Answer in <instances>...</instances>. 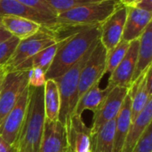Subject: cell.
I'll list each match as a JSON object with an SVG mask.
<instances>
[{"label":"cell","mask_w":152,"mask_h":152,"mask_svg":"<svg viewBox=\"0 0 152 152\" xmlns=\"http://www.w3.org/2000/svg\"><path fill=\"white\" fill-rule=\"evenodd\" d=\"M0 27H1V16H0Z\"/></svg>","instance_id":"cell-36"},{"label":"cell","mask_w":152,"mask_h":152,"mask_svg":"<svg viewBox=\"0 0 152 152\" xmlns=\"http://www.w3.org/2000/svg\"><path fill=\"white\" fill-rule=\"evenodd\" d=\"M45 121L44 86H29V97L26 114L13 144L16 152H38Z\"/></svg>","instance_id":"cell-2"},{"label":"cell","mask_w":152,"mask_h":152,"mask_svg":"<svg viewBox=\"0 0 152 152\" xmlns=\"http://www.w3.org/2000/svg\"><path fill=\"white\" fill-rule=\"evenodd\" d=\"M132 152H152L151 124L146 128Z\"/></svg>","instance_id":"cell-29"},{"label":"cell","mask_w":152,"mask_h":152,"mask_svg":"<svg viewBox=\"0 0 152 152\" xmlns=\"http://www.w3.org/2000/svg\"><path fill=\"white\" fill-rule=\"evenodd\" d=\"M134 6L152 12V0H140Z\"/></svg>","instance_id":"cell-32"},{"label":"cell","mask_w":152,"mask_h":152,"mask_svg":"<svg viewBox=\"0 0 152 152\" xmlns=\"http://www.w3.org/2000/svg\"><path fill=\"white\" fill-rule=\"evenodd\" d=\"M152 61V21L149 23L139 37L137 61L131 84L151 66Z\"/></svg>","instance_id":"cell-18"},{"label":"cell","mask_w":152,"mask_h":152,"mask_svg":"<svg viewBox=\"0 0 152 152\" xmlns=\"http://www.w3.org/2000/svg\"><path fill=\"white\" fill-rule=\"evenodd\" d=\"M100 81L95 83L79 99L75 108L74 113L81 115L86 110H92L95 112L97 109L100 107L105 97L108 95L110 91L111 90L110 87L107 86L105 89H100Z\"/></svg>","instance_id":"cell-22"},{"label":"cell","mask_w":152,"mask_h":152,"mask_svg":"<svg viewBox=\"0 0 152 152\" xmlns=\"http://www.w3.org/2000/svg\"><path fill=\"white\" fill-rule=\"evenodd\" d=\"M45 72L40 68H32L28 73V83L30 87H41L45 84Z\"/></svg>","instance_id":"cell-30"},{"label":"cell","mask_w":152,"mask_h":152,"mask_svg":"<svg viewBox=\"0 0 152 152\" xmlns=\"http://www.w3.org/2000/svg\"><path fill=\"white\" fill-rule=\"evenodd\" d=\"M1 26L19 40L30 37L37 33L41 25L28 19L15 15H0Z\"/></svg>","instance_id":"cell-16"},{"label":"cell","mask_w":152,"mask_h":152,"mask_svg":"<svg viewBox=\"0 0 152 152\" xmlns=\"http://www.w3.org/2000/svg\"><path fill=\"white\" fill-rule=\"evenodd\" d=\"M120 4L119 0H101L87 3L58 14L56 20L73 25H100Z\"/></svg>","instance_id":"cell-4"},{"label":"cell","mask_w":152,"mask_h":152,"mask_svg":"<svg viewBox=\"0 0 152 152\" xmlns=\"http://www.w3.org/2000/svg\"><path fill=\"white\" fill-rule=\"evenodd\" d=\"M54 43L57 42L41 27L37 33L19 42L13 54L3 67L6 72H9L22 61Z\"/></svg>","instance_id":"cell-7"},{"label":"cell","mask_w":152,"mask_h":152,"mask_svg":"<svg viewBox=\"0 0 152 152\" xmlns=\"http://www.w3.org/2000/svg\"><path fill=\"white\" fill-rule=\"evenodd\" d=\"M99 40V39H98ZM98 40L92 45L88 52L63 75L54 79L58 85L61 96V109L58 120L65 126L67 119L74 113L77 103V87L81 70L86 64L90 53L96 45Z\"/></svg>","instance_id":"cell-3"},{"label":"cell","mask_w":152,"mask_h":152,"mask_svg":"<svg viewBox=\"0 0 152 152\" xmlns=\"http://www.w3.org/2000/svg\"><path fill=\"white\" fill-rule=\"evenodd\" d=\"M131 103L130 95L126 94L118 115L116 118L113 152H122L123 147L131 126Z\"/></svg>","instance_id":"cell-19"},{"label":"cell","mask_w":152,"mask_h":152,"mask_svg":"<svg viewBox=\"0 0 152 152\" xmlns=\"http://www.w3.org/2000/svg\"><path fill=\"white\" fill-rule=\"evenodd\" d=\"M26 6H28L46 16L56 19L57 14L45 0H15Z\"/></svg>","instance_id":"cell-28"},{"label":"cell","mask_w":152,"mask_h":152,"mask_svg":"<svg viewBox=\"0 0 152 152\" xmlns=\"http://www.w3.org/2000/svg\"><path fill=\"white\" fill-rule=\"evenodd\" d=\"M0 152H16V150L0 136Z\"/></svg>","instance_id":"cell-31"},{"label":"cell","mask_w":152,"mask_h":152,"mask_svg":"<svg viewBox=\"0 0 152 152\" xmlns=\"http://www.w3.org/2000/svg\"><path fill=\"white\" fill-rule=\"evenodd\" d=\"M106 55L107 51L99 39L81 70L77 87V102L92 86L101 81L105 75Z\"/></svg>","instance_id":"cell-5"},{"label":"cell","mask_w":152,"mask_h":152,"mask_svg":"<svg viewBox=\"0 0 152 152\" xmlns=\"http://www.w3.org/2000/svg\"><path fill=\"white\" fill-rule=\"evenodd\" d=\"M0 15H15L28 19L46 27L55 23L54 18L46 16L15 0H0Z\"/></svg>","instance_id":"cell-15"},{"label":"cell","mask_w":152,"mask_h":152,"mask_svg":"<svg viewBox=\"0 0 152 152\" xmlns=\"http://www.w3.org/2000/svg\"><path fill=\"white\" fill-rule=\"evenodd\" d=\"M28 71L25 70L6 72L0 94V125L22 92L28 86Z\"/></svg>","instance_id":"cell-6"},{"label":"cell","mask_w":152,"mask_h":152,"mask_svg":"<svg viewBox=\"0 0 152 152\" xmlns=\"http://www.w3.org/2000/svg\"><path fill=\"white\" fill-rule=\"evenodd\" d=\"M130 43L121 40L114 48L110 51L107 52L106 55V65H105V72L104 74H111L115 69L118 66L120 61L123 60L126 55L127 49L129 47Z\"/></svg>","instance_id":"cell-25"},{"label":"cell","mask_w":152,"mask_h":152,"mask_svg":"<svg viewBox=\"0 0 152 152\" xmlns=\"http://www.w3.org/2000/svg\"><path fill=\"white\" fill-rule=\"evenodd\" d=\"M29 97V86L20 94L16 103L0 125V136L9 144H14L24 120Z\"/></svg>","instance_id":"cell-8"},{"label":"cell","mask_w":152,"mask_h":152,"mask_svg":"<svg viewBox=\"0 0 152 152\" xmlns=\"http://www.w3.org/2000/svg\"><path fill=\"white\" fill-rule=\"evenodd\" d=\"M49 5L54 10L56 14H60L65 11H68L71 8L87 4L92 2H97L101 0H45Z\"/></svg>","instance_id":"cell-26"},{"label":"cell","mask_w":152,"mask_h":152,"mask_svg":"<svg viewBox=\"0 0 152 152\" xmlns=\"http://www.w3.org/2000/svg\"><path fill=\"white\" fill-rule=\"evenodd\" d=\"M116 119L105 122L91 134V152H113Z\"/></svg>","instance_id":"cell-21"},{"label":"cell","mask_w":152,"mask_h":152,"mask_svg":"<svg viewBox=\"0 0 152 152\" xmlns=\"http://www.w3.org/2000/svg\"><path fill=\"white\" fill-rule=\"evenodd\" d=\"M38 152H68L66 128L59 120L45 119Z\"/></svg>","instance_id":"cell-13"},{"label":"cell","mask_w":152,"mask_h":152,"mask_svg":"<svg viewBox=\"0 0 152 152\" xmlns=\"http://www.w3.org/2000/svg\"><path fill=\"white\" fill-rule=\"evenodd\" d=\"M151 66L144 73L142 79L135 93L130 96L131 103V121L133 122L142 111L148 102L152 99Z\"/></svg>","instance_id":"cell-20"},{"label":"cell","mask_w":152,"mask_h":152,"mask_svg":"<svg viewBox=\"0 0 152 152\" xmlns=\"http://www.w3.org/2000/svg\"><path fill=\"white\" fill-rule=\"evenodd\" d=\"M68 152H91V128L86 126L82 116L73 113L66 121Z\"/></svg>","instance_id":"cell-11"},{"label":"cell","mask_w":152,"mask_h":152,"mask_svg":"<svg viewBox=\"0 0 152 152\" xmlns=\"http://www.w3.org/2000/svg\"><path fill=\"white\" fill-rule=\"evenodd\" d=\"M121 4L129 7V6H134L140 0H119Z\"/></svg>","instance_id":"cell-34"},{"label":"cell","mask_w":152,"mask_h":152,"mask_svg":"<svg viewBox=\"0 0 152 152\" xmlns=\"http://www.w3.org/2000/svg\"><path fill=\"white\" fill-rule=\"evenodd\" d=\"M100 25L90 26L60 42L56 54L45 72L46 79H56L77 63L99 39Z\"/></svg>","instance_id":"cell-1"},{"label":"cell","mask_w":152,"mask_h":152,"mask_svg":"<svg viewBox=\"0 0 152 152\" xmlns=\"http://www.w3.org/2000/svg\"><path fill=\"white\" fill-rule=\"evenodd\" d=\"M139 48V38L130 42L129 47L123 60L120 61L115 70L110 75L109 84L107 86L111 89L115 86L129 88L132 77L134 72L137 54Z\"/></svg>","instance_id":"cell-12"},{"label":"cell","mask_w":152,"mask_h":152,"mask_svg":"<svg viewBox=\"0 0 152 152\" xmlns=\"http://www.w3.org/2000/svg\"><path fill=\"white\" fill-rule=\"evenodd\" d=\"M152 99H151L139 116L131 123L122 152H132L138 140L141 138L146 128L151 124Z\"/></svg>","instance_id":"cell-17"},{"label":"cell","mask_w":152,"mask_h":152,"mask_svg":"<svg viewBox=\"0 0 152 152\" xmlns=\"http://www.w3.org/2000/svg\"><path fill=\"white\" fill-rule=\"evenodd\" d=\"M60 42H57L49 45L48 47L43 49L42 51L38 52L32 57L27 59L26 61L17 65L11 71H16V70L28 71L32 68H40L45 72H46L56 54Z\"/></svg>","instance_id":"cell-24"},{"label":"cell","mask_w":152,"mask_h":152,"mask_svg":"<svg viewBox=\"0 0 152 152\" xmlns=\"http://www.w3.org/2000/svg\"><path fill=\"white\" fill-rule=\"evenodd\" d=\"M152 12L136 6L127 7V13L121 40L132 42L138 39L143 33L150 22H151Z\"/></svg>","instance_id":"cell-14"},{"label":"cell","mask_w":152,"mask_h":152,"mask_svg":"<svg viewBox=\"0 0 152 152\" xmlns=\"http://www.w3.org/2000/svg\"><path fill=\"white\" fill-rule=\"evenodd\" d=\"M6 74V71L5 69H4V67H0V94H1V91H2V86H3V82H4V76Z\"/></svg>","instance_id":"cell-35"},{"label":"cell","mask_w":152,"mask_h":152,"mask_svg":"<svg viewBox=\"0 0 152 152\" xmlns=\"http://www.w3.org/2000/svg\"><path fill=\"white\" fill-rule=\"evenodd\" d=\"M127 93L128 88L120 86H115L110 91L100 107L94 112L91 127L92 133L97 131L105 122L116 119Z\"/></svg>","instance_id":"cell-10"},{"label":"cell","mask_w":152,"mask_h":152,"mask_svg":"<svg viewBox=\"0 0 152 152\" xmlns=\"http://www.w3.org/2000/svg\"><path fill=\"white\" fill-rule=\"evenodd\" d=\"M11 37H12V35L1 26L0 27V43L4 41V40H6L7 38Z\"/></svg>","instance_id":"cell-33"},{"label":"cell","mask_w":152,"mask_h":152,"mask_svg":"<svg viewBox=\"0 0 152 152\" xmlns=\"http://www.w3.org/2000/svg\"><path fill=\"white\" fill-rule=\"evenodd\" d=\"M20 41V40H19L17 37L12 36L11 37L0 43V67L4 66L8 61L11 56L13 54Z\"/></svg>","instance_id":"cell-27"},{"label":"cell","mask_w":152,"mask_h":152,"mask_svg":"<svg viewBox=\"0 0 152 152\" xmlns=\"http://www.w3.org/2000/svg\"><path fill=\"white\" fill-rule=\"evenodd\" d=\"M44 107L45 119L57 121L61 109V96L54 79H46L44 86Z\"/></svg>","instance_id":"cell-23"},{"label":"cell","mask_w":152,"mask_h":152,"mask_svg":"<svg viewBox=\"0 0 152 152\" xmlns=\"http://www.w3.org/2000/svg\"><path fill=\"white\" fill-rule=\"evenodd\" d=\"M126 13L127 7L120 4L102 23L100 24L99 39L107 52L110 51L121 41Z\"/></svg>","instance_id":"cell-9"}]
</instances>
